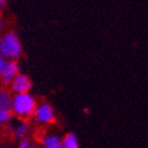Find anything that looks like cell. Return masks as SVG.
Listing matches in <instances>:
<instances>
[{
  "instance_id": "277c9868",
  "label": "cell",
  "mask_w": 148,
  "mask_h": 148,
  "mask_svg": "<svg viewBox=\"0 0 148 148\" xmlns=\"http://www.w3.org/2000/svg\"><path fill=\"white\" fill-rule=\"evenodd\" d=\"M35 117L36 120L42 122V123H47L51 122L54 118V112H53L52 107L49 104H42L37 109H35Z\"/></svg>"
},
{
  "instance_id": "5b68a950",
  "label": "cell",
  "mask_w": 148,
  "mask_h": 148,
  "mask_svg": "<svg viewBox=\"0 0 148 148\" xmlns=\"http://www.w3.org/2000/svg\"><path fill=\"white\" fill-rule=\"evenodd\" d=\"M19 74V65L16 61H6L4 65V69L2 71V83L3 84H8L17 75Z\"/></svg>"
},
{
  "instance_id": "8992f818",
  "label": "cell",
  "mask_w": 148,
  "mask_h": 148,
  "mask_svg": "<svg viewBox=\"0 0 148 148\" xmlns=\"http://www.w3.org/2000/svg\"><path fill=\"white\" fill-rule=\"evenodd\" d=\"M62 142V147L64 148H78V139H77L75 134H69L64 137Z\"/></svg>"
},
{
  "instance_id": "8fae6325",
  "label": "cell",
  "mask_w": 148,
  "mask_h": 148,
  "mask_svg": "<svg viewBox=\"0 0 148 148\" xmlns=\"http://www.w3.org/2000/svg\"><path fill=\"white\" fill-rule=\"evenodd\" d=\"M5 63H6L5 58L2 56V55H0V76H1V74H2V71H3V69H4Z\"/></svg>"
},
{
  "instance_id": "3957f363",
  "label": "cell",
  "mask_w": 148,
  "mask_h": 148,
  "mask_svg": "<svg viewBox=\"0 0 148 148\" xmlns=\"http://www.w3.org/2000/svg\"><path fill=\"white\" fill-rule=\"evenodd\" d=\"M12 91L17 93H22V92H28L31 89V82L28 79V77L24 75H19L14 78L12 84Z\"/></svg>"
},
{
  "instance_id": "52a82bcc",
  "label": "cell",
  "mask_w": 148,
  "mask_h": 148,
  "mask_svg": "<svg viewBox=\"0 0 148 148\" xmlns=\"http://www.w3.org/2000/svg\"><path fill=\"white\" fill-rule=\"evenodd\" d=\"M44 145L47 148H62V142L58 137L51 136L44 139Z\"/></svg>"
},
{
  "instance_id": "5bb4252c",
  "label": "cell",
  "mask_w": 148,
  "mask_h": 148,
  "mask_svg": "<svg viewBox=\"0 0 148 148\" xmlns=\"http://www.w3.org/2000/svg\"><path fill=\"white\" fill-rule=\"evenodd\" d=\"M2 22H0V30H1V29H2Z\"/></svg>"
},
{
  "instance_id": "7c38bea8",
  "label": "cell",
  "mask_w": 148,
  "mask_h": 148,
  "mask_svg": "<svg viewBox=\"0 0 148 148\" xmlns=\"http://www.w3.org/2000/svg\"><path fill=\"white\" fill-rule=\"evenodd\" d=\"M20 147L21 148H29L30 147L29 141H28V140H22V141H21Z\"/></svg>"
},
{
  "instance_id": "9c48e42d",
  "label": "cell",
  "mask_w": 148,
  "mask_h": 148,
  "mask_svg": "<svg viewBox=\"0 0 148 148\" xmlns=\"http://www.w3.org/2000/svg\"><path fill=\"white\" fill-rule=\"evenodd\" d=\"M28 128H29V125L27 123H23L21 125H19L17 127V130H16V136L18 138H23L28 132Z\"/></svg>"
},
{
  "instance_id": "7a4b0ae2",
  "label": "cell",
  "mask_w": 148,
  "mask_h": 148,
  "mask_svg": "<svg viewBox=\"0 0 148 148\" xmlns=\"http://www.w3.org/2000/svg\"><path fill=\"white\" fill-rule=\"evenodd\" d=\"M12 110L19 116H31L35 111L34 99L28 92L18 93L12 101Z\"/></svg>"
},
{
  "instance_id": "ba28073f",
  "label": "cell",
  "mask_w": 148,
  "mask_h": 148,
  "mask_svg": "<svg viewBox=\"0 0 148 148\" xmlns=\"http://www.w3.org/2000/svg\"><path fill=\"white\" fill-rule=\"evenodd\" d=\"M12 97L8 92L0 90V107L1 108L10 111L12 110Z\"/></svg>"
},
{
  "instance_id": "6da1fadb",
  "label": "cell",
  "mask_w": 148,
  "mask_h": 148,
  "mask_svg": "<svg viewBox=\"0 0 148 148\" xmlns=\"http://www.w3.org/2000/svg\"><path fill=\"white\" fill-rule=\"evenodd\" d=\"M21 54L22 46L15 33L10 32L0 40V55H2L5 59H18Z\"/></svg>"
},
{
  "instance_id": "30bf717a",
  "label": "cell",
  "mask_w": 148,
  "mask_h": 148,
  "mask_svg": "<svg viewBox=\"0 0 148 148\" xmlns=\"http://www.w3.org/2000/svg\"><path fill=\"white\" fill-rule=\"evenodd\" d=\"M10 115H12V114H10V111L5 110V109L0 107V123H3V122H5V121L10 120Z\"/></svg>"
},
{
  "instance_id": "4fadbf2b",
  "label": "cell",
  "mask_w": 148,
  "mask_h": 148,
  "mask_svg": "<svg viewBox=\"0 0 148 148\" xmlns=\"http://www.w3.org/2000/svg\"><path fill=\"white\" fill-rule=\"evenodd\" d=\"M5 1H6V0H0V6L5 5Z\"/></svg>"
}]
</instances>
